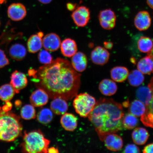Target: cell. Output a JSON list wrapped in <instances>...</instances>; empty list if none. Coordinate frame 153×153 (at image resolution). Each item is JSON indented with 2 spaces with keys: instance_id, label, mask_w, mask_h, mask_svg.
Instances as JSON below:
<instances>
[{
  "instance_id": "obj_1",
  "label": "cell",
  "mask_w": 153,
  "mask_h": 153,
  "mask_svg": "<svg viewBox=\"0 0 153 153\" xmlns=\"http://www.w3.org/2000/svg\"><path fill=\"white\" fill-rule=\"evenodd\" d=\"M28 74L36 87L46 92L52 99L71 100L77 94L81 85V74L66 59L57 58L37 70H30Z\"/></svg>"
},
{
  "instance_id": "obj_20",
  "label": "cell",
  "mask_w": 153,
  "mask_h": 153,
  "mask_svg": "<svg viewBox=\"0 0 153 153\" xmlns=\"http://www.w3.org/2000/svg\"><path fill=\"white\" fill-rule=\"evenodd\" d=\"M9 55L11 58L18 61L23 60L26 57L27 51L23 45L19 43L13 45L10 48Z\"/></svg>"
},
{
  "instance_id": "obj_3",
  "label": "cell",
  "mask_w": 153,
  "mask_h": 153,
  "mask_svg": "<svg viewBox=\"0 0 153 153\" xmlns=\"http://www.w3.org/2000/svg\"><path fill=\"white\" fill-rule=\"evenodd\" d=\"M20 118L10 112H0V140L11 142L22 134Z\"/></svg>"
},
{
  "instance_id": "obj_10",
  "label": "cell",
  "mask_w": 153,
  "mask_h": 153,
  "mask_svg": "<svg viewBox=\"0 0 153 153\" xmlns=\"http://www.w3.org/2000/svg\"><path fill=\"white\" fill-rule=\"evenodd\" d=\"M134 24L137 30L140 31L146 30L150 27L152 24V19L148 11H139L136 15Z\"/></svg>"
},
{
  "instance_id": "obj_29",
  "label": "cell",
  "mask_w": 153,
  "mask_h": 153,
  "mask_svg": "<svg viewBox=\"0 0 153 153\" xmlns=\"http://www.w3.org/2000/svg\"><path fill=\"white\" fill-rule=\"evenodd\" d=\"M139 51L143 53H149L152 50L153 42L150 38L142 36L139 38L137 43Z\"/></svg>"
},
{
  "instance_id": "obj_22",
  "label": "cell",
  "mask_w": 153,
  "mask_h": 153,
  "mask_svg": "<svg viewBox=\"0 0 153 153\" xmlns=\"http://www.w3.org/2000/svg\"><path fill=\"white\" fill-rule=\"evenodd\" d=\"M137 68L143 74H150L153 72V60L150 55L143 57L137 64Z\"/></svg>"
},
{
  "instance_id": "obj_21",
  "label": "cell",
  "mask_w": 153,
  "mask_h": 153,
  "mask_svg": "<svg viewBox=\"0 0 153 153\" xmlns=\"http://www.w3.org/2000/svg\"><path fill=\"white\" fill-rule=\"evenodd\" d=\"M110 74L111 77L114 81L120 83L127 79L129 72L125 67L116 66L112 69Z\"/></svg>"
},
{
  "instance_id": "obj_23",
  "label": "cell",
  "mask_w": 153,
  "mask_h": 153,
  "mask_svg": "<svg viewBox=\"0 0 153 153\" xmlns=\"http://www.w3.org/2000/svg\"><path fill=\"white\" fill-rule=\"evenodd\" d=\"M42 38L38 34H33L29 38L27 42V47L29 52L35 53L41 50L43 47Z\"/></svg>"
},
{
  "instance_id": "obj_15",
  "label": "cell",
  "mask_w": 153,
  "mask_h": 153,
  "mask_svg": "<svg viewBox=\"0 0 153 153\" xmlns=\"http://www.w3.org/2000/svg\"><path fill=\"white\" fill-rule=\"evenodd\" d=\"M72 57L71 64L74 69L77 72L85 71L88 65L87 57L85 53L79 51Z\"/></svg>"
},
{
  "instance_id": "obj_41",
  "label": "cell",
  "mask_w": 153,
  "mask_h": 153,
  "mask_svg": "<svg viewBox=\"0 0 153 153\" xmlns=\"http://www.w3.org/2000/svg\"><path fill=\"white\" fill-rule=\"evenodd\" d=\"M38 1L43 4H48L51 3L52 0H38Z\"/></svg>"
},
{
  "instance_id": "obj_18",
  "label": "cell",
  "mask_w": 153,
  "mask_h": 153,
  "mask_svg": "<svg viewBox=\"0 0 153 153\" xmlns=\"http://www.w3.org/2000/svg\"><path fill=\"white\" fill-rule=\"evenodd\" d=\"M99 89L102 94L111 96L115 94L117 90V87L112 80L105 79L102 80L99 85Z\"/></svg>"
},
{
  "instance_id": "obj_19",
  "label": "cell",
  "mask_w": 153,
  "mask_h": 153,
  "mask_svg": "<svg viewBox=\"0 0 153 153\" xmlns=\"http://www.w3.org/2000/svg\"><path fill=\"white\" fill-rule=\"evenodd\" d=\"M51 111L57 115H63L65 114L68 109V105L65 99L60 97L53 99L51 104Z\"/></svg>"
},
{
  "instance_id": "obj_44",
  "label": "cell",
  "mask_w": 153,
  "mask_h": 153,
  "mask_svg": "<svg viewBox=\"0 0 153 153\" xmlns=\"http://www.w3.org/2000/svg\"></svg>"
},
{
  "instance_id": "obj_7",
  "label": "cell",
  "mask_w": 153,
  "mask_h": 153,
  "mask_svg": "<svg viewBox=\"0 0 153 153\" xmlns=\"http://www.w3.org/2000/svg\"><path fill=\"white\" fill-rule=\"evenodd\" d=\"M98 18L100 25L105 30H112L116 25V15L111 9H106L101 11Z\"/></svg>"
},
{
  "instance_id": "obj_43",
  "label": "cell",
  "mask_w": 153,
  "mask_h": 153,
  "mask_svg": "<svg viewBox=\"0 0 153 153\" xmlns=\"http://www.w3.org/2000/svg\"><path fill=\"white\" fill-rule=\"evenodd\" d=\"M148 54L150 55V56L152 57V58L153 60V47L152 50L150 52L148 53ZM152 73H153V72Z\"/></svg>"
},
{
  "instance_id": "obj_45",
  "label": "cell",
  "mask_w": 153,
  "mask_h": 153,
  "mask_svg": "<svg viewBox=\"0 0 153 153\" xmlns=\"http://www.w3.org/2000/svg\"><path fill=\"white\" fill-rule=\"evenodd\" d=\"M0 25H1V22H0Z\"/></svg>"
},
{
  "instance_id": "obj_30",
  "label": "cell",
  "mask_w": 153,
  "mask_h": 153,
  "mask_svg": "<svg viewBox=\"0 0 153 153\" xmlns=\"http://www.w3.org/2000/svg\"><path fill=\"white\" fill-rule=\"evenodd\" d=\"M53 111L49 108H43L38 113L37 119L42 124H45L50 123L53 118Z\"/></svg>"
},
{
  "instance_id": "obj_9",
  "label": "cell",
  "mask_w": 153,
  "mask_h": 153,
  "mask_svg": "<svg viewBox=\"0 0 153 153\" xmlns=\"http://www.w3.org/2000/svg\"><path fill=\"white\" fill-rule=\"evenodd\" d=\"M7 14L11 20L18 22L23 20L26 17V9L22 3H13L7 9Z\"/></svg>"
},
{
  "instance_id": "obj_13",
  "label": "cell",
  "mask_w": 153,
  "mask_h": 153,
  "mask_svg": "<svg viewBox=\"0 0 153 153\" xmlns=\"http://www.w3.org/2000/svg\"><path fill=\"white\" fill-rule=\"evenodd\" d=\"M49 97L46 92L43 89L38 88L30 95V101L34 107H41L47 104Z\"/></svg>"
},
{
  "instance_id": "obj_24",
  "label": "cell",
  "mask_w": 153,
  "mask_h": 153,
  "mask_svg": "<svg viewBox=\"0 0 153 153\" xmlns=\"http://www.w3.org/2000/svg\"><path fill=\"white\" fill-rule=\"evenodd\" d=\"M149 134L147 130L143 128H137L132 134V137L136 144L143 145L147 142L149 137Z\"/></svg>"
},
{
  "instance_id": "obj_36",
  "label": "cell",
  "mask_w": 153,
  "mask_h": 153,
  "mask_svg": "<svg viewBox=\"0 0 153 153\" xmlns=\"http://www.w3.org/2000/svg\"><path fill=\"white\" fill-rule=\"evenodd\" d=\"M124 153H138L140 152L138 147L135 145L131 144L127 145L124 151Z\"/></svg>"
},
{
  "instance_id": "obj_6",
  "label": "cell",
  "mask_w": 153,
  "mask_h": 153,
  "mask_svg": "<svg viewBox=\"0 0 153 153\" xmlns=\"http://www.w3.org/2000/svg\"><path fill=\"white\" fill-rule=\"evenodd\" d=\"M71 17L76 26L83 27L87 25L90 19V11L88 7L82 6L74 11Z\"/></svg>"
},
{
  "instance_id": "obj_37",
  "label": "cell",
  "mask_w": 153,
  "mask_h": 153,
  "mask_svg": "<svg viewBox=\"0 0 153 153\" xmlns=\"http://www.w3.org/2000/svg\"><path fill=\"white\" fill-rule=\"evenodd\" d=\"M144 153H153V143L147 145L143 150Z\"/></svg>"
},
{
  "instance_id": "obj_25",
  "label": "cell",
  "mask_w": 153,
  "mask_h": 153,
  "mask_svg": "<svg viewBox=\"0 0 153 153\" xmlns=\"http://www.w3.org/2000/svg\"><path fill=\"white\" fill-rule=\"evenodd\" d=\"M136 96L146 107L150 104L152 98V91L148 86H143L140 87L136 91Z\"/></svg>"
},
{
  "instance_id": "obj_2",
  "label": "cell",
  "mask_w": 153,
  "mask_h": 153,
  "mask_svg": "<svg viewBox=\"0 0 153 153\" xmlns=\"http://www.w3.org/2000/svg\"><path fill=\"white\" fill-rule=\"evenodd\" d=\"M124 113L122 105L112 99H100L96 102L92 111L88 116L99 138L104 141L109 134L123 129Z\"/></svg>"
},
{
  "instance_id": "obj_5",
  "label": "cell",
  "mask_w": 153,
  "mask_h": 153,
  "mask_svg": "<svg viewBox=\"0 0 153 153\" xmlns=\"http://www.w3.org/2000/svg\"><path fill=\"white\" fill-rule=\"evenodd\" d=\"M96 102L94 97L87 93L76 95L73 102L76 112L82 117L86 118L94 108Z\"/></svg>"
},
{
  "instance_id": "obj_32",
  "label": "cell",
  "mask_w": 153,
  "mask_h": 153,
  "mask_svg": "<svg viewBox=\"0 0 153 153\" xmlns=\"http://www.w3.org/2000/svg\"><path fill=\"white\" fill-rule=\"evenodd\" d=\"M138 123L137 117L131 113L128 114L124 117L123 120V127L126 129H132L136 127Z\"/></svg>"
},
{
  "instance_id": "obj_42",
  "label": "cell",
  "mask_w": 153,
  "mask_h": 153,
  "mask_svg": "<svg viewBox=\"0 0 153 153\" xmlns=\"http://www.w3.org/2000/svg\"><path fill=\"white\" fill-rule=\"evenodd\" d=\"M147 3L149 6L153 9V0H147Z\"/></svg>"
},
{
  "instance_id": "obj_35",
  "label": "cell",
  "mask_w": 153,
  "mask_h": 153,
  "mask_svg": "<svg viewBox=\"0 0 153 153\" xmlns=\"http://www.w3.org/2000/svg\"><path fill=\"white\" fill-rule=\"evenodd\" d=\"M148 87L150 88L152 93V100L148 106L146 107V112L153 115V78L151 80L150 83L149 84Z\"/></svg>"
},
{
  "instance_id": "obj_31",
  "label": "cell",
  "mask_w": 153,
  "mask_h": 153,
  "mask_svg": "<svg viewBox=\"0 0 153 153\" xmlns=\"http://www.w3.org/2000/svg\"><path fill=\"white\" fill-rule=\"evenodd\" d=\"M36 114L35 109L32 105H25L21 110V117L24 120L34 119L36 117Z\"/></svg>"
},
{
  "instance_id": "obj_28",
  "label": "cell",
  "mask_w": 153,
  "mask_h": 153,
  "mask_svg": "<svg viewBox=\"0 0 153 153\" xmlns=\"http://www.w3.org/2000/svg\"><path fill=\"white\" fill-rule=\"evenodd\" d=\"M128 78L130 85L134 87L140 85L144 81L143 74L138 70L132 71L129 74Z\"/></svg>"
},
{
  "instance_id": "obj_27",
  "label": "cell",
  "mask_w": 153,
  "mask_h": 153,
  "mask_svg": "<svg viewBox=\"0 0 153 153\" xmlns=\"http://www.w3.org/2000/svg\"><path fill=\"white\" fill-rule=\"evenodd\" d=\"M146 107L141 101L136 100L130 104L129 111L130 113L136 117H141L146 112Z\"/></svg>"
},
{
  "instance_id": "obj_16",
  "label": "cell",
  "mask_w": 153,
  "mask_h": 153,
  "mask_svg": "<svg viewBox=\"0 0 153 153\" xmlns=\"http://www.w3.org/2000/svg\"><path fill=\"white\" fill-rule=\"evenodd\" d=\"M61 51L64 56L71 57L77 52V47L76 42L68 38L63 41L60 45Z\"/></svg>"
},
{
  "instance_id": "obj_8",
  "label": "cell",
  "mask_w": 153,
  "mask_h": 153,
  "mask_svg": "<svg viewBox=\"0 0 153 153\" xmlns=\"http://www.w3.org/2000/svg\"><path fill=\"white\" fill-rule=\"evenodd\" d=\"M110 53L105 48L97 46L94 49L91 53L92 62L99 65H104L108 62Z\"/></svg>"
},
{
  "instance_id": "obj_34",
  "label": "cell",
  "mask_w": 153,
  "mask_h": 153,
  "mask_svg": "<svg viewBox=\"0 0 153 153\" xmlns=\"http://www.w3.org/2000/svg\"><path fill=\"white\" fill-rule=\"evenodd\" d=\"M9 64L8 59L3 51L0 49V68H3Z\"/></svg>"
},
{
  "instance_id": "obj_38",
  "label": "cell",
  "mask_w": 153,
  "mask_h": 153,
  "mask_svg": "<svg viewBox=\"0 0 153 153\" xmlns=\"http://www.w3.org/2000/svg\"><path fill=\"white\" fill-rule=\"evenodd\" d=\"M104 45L105 49L109 50L111 49L113 47V44L111 42L105 41L104 42Z\"/></svg>"
},
{
  "instance_id": "obj_12",
  "label": "cell",
  "mask_w": 153,
  "mask_h": 153,
  "mask_svg": "<svg viewBox=\"0 0 153 153\" xmlns=\"http://www.w3.org/2000/svg\"><path fill=\"white\" fill-rule=\"evenodd\" d=\"M43 46L47 51L53 52L57 50L60 47V37L55 33L48 34L42 39Z\"/></svg>"
},
{
  "instance_id": "obj_33",
  "label": "cell",
  "mask_w": 153,
  "mask_h": 153,
  "mask_svg": "<svg viewBox=\"0 0 153 153\" xmlns=\"http://www.w3.org/2000/svg\"><path fill=\"white\" fill-rule=\"evenodd\" d=\"M38 59L41 64L44 65L50 64L53 61L51 55L46 50H42L38 55Z\"/></svg>"
},
{
  "instance_id": "obj_26",
  "label": "cell",
  "mask_w": 153,
  "mask_h": 153,
  "mask_svg": "<svg viewBox=\"0 0 153 153\" xmlns=\"http://www.w3.org/2000/svg\"><path fill=\"white\" fill-rule=\"evenodd\" d=\"M16 93L14 88L10 84H5L0 87V99L5 102H9Z\"/></svg>"
},
{
  "instance_id": "obj_14",
  "label": "cell",
  "mask_w": 153,
  "mask_h": 153,
  "mask_svg": "<svg viewBox=\"0 0 153 153\" xmlns=\"http://www.w3.org/2000/svg\"><path fill=\"white\" fill-rule=\"evenodd\" d=\"M105 146L108 150L117 152L123 146V141L120 136L112 133L107 135L104 139Z\"/></svg>"
},
{
  "instance_id": "obj_40",
  "label": "cell",
  "mask_w": 153,
  "mask_h": 153,
  "mask_svg": "<svg viewBox=\"0 0 153 153\" xmlns=\"http://www.w3.org/2000/svg\"><path fill=\"white\" fill-rule=\"evenodd\" d=\"M48 152L51 153H59V150L57 148L54 147L48 148Z\"/></svg>"
},
{
  "instance_id": "obj_11",
  "label": "cell",
  "mask_w": 153,
  "mask_h": 153,
  "mask_svg": "<svg viewBox=\"0 0 153 153\" xmlns=\"http://www.w3.org/2000/svg\"><path fill=\"white\" fill-rule=\"evenodd\" d=\"M10 84L14 88L16 93L27 85V78L23 73L16 70L11 74Z\"/></svg>"
},
{
  "instance_id": "obj_4",
  "label": "cell",
  "mask_w": 153,
  "mask_h": 153,
  "mask_svg": "<svg viewBox=\"0 0 153 153\" xmlns=\"http://www.w3.org/2000/svg\"><path fill=\"white\" fill-rule=\"evenodd\" d=\"M50 141L45 138L40 130L25 131L23 142L21 144L22 152L47 153Z\"/></svg>"
},
{
  "instance_id": "obj_17",
  "label": "cell",
  "mask_w": 153,
  "mask_h": 153,
  "mask_svg": "<svg viewBox=\"0 0 153 153\" xmlns=\"http://www.w3.org/2000/svg\"><path fill=\"white\" fill-rule=\"evenodd\" d=\"M60 123L66 131H73L77 127V119L73 114L66 113L61 117Z\"/></svg>"
},
{
  "instance_id": "obj_39",
  "label": "cell",
  "mask_w": 153,
  "mask_h": 153,
  "mask_svg": "<svg viewBox=\"0 0 153 153\" xmlns=\"http://www.w3.org/2000/svg\"><path fill=\"white\" fill-rule=\"evenodd\" d=\"M76 4L73 3H68L67 4V8L70 11H73L76 8Z\"/></svg>"
}]
</instances>
